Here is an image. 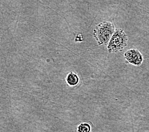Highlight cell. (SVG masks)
I'll list each match as a JSON object with an SVG mask.
<instances>
[{
	"instance_id": "cell-4",
	"label": "cell",
	"mask_w": 149,
	"mask_h": 132,
	"mask_svg": "<svg viewBox=\"0 0 149 132\" xmlns=\"http://www.w3.org/2000/svg\"><path fill=\"white\" fill-rule=\"evenodd\" d=\"M66 83L70 87H75L79 82V78L78 75L73 72H70L67 75Z\"/></svg>"
},
{
	"instance_id": "cell-5",
	"label": "cell",
	"mask_w": 149,
	"mask_h": 132,
	"mask_svg": "<svg viewBox=\"0 0 149 132\" xmlns=\"http://www.w3.org/2000/svg\"><path fill=\"white\" fill-rule=\"evenodd\" d=\"M91 130L90 124L87 123H81L77 128V132H91Z\"/></svg>"
},
{
	"instance_id": "cell-1",
	"label": "cell",
	"mask_w": 149,
	"mask_h": 132,
	"mask_svg": "<svg viewBox=\"0 0 149 132\" xmlns=\"http://www.w3.org/2000/svg\"><path fill=\"white\" fill-rule=\"evenodd\" d=\"M115 31L114 24L109 21H104L95 27L93 35L99 45H107Z\"/></svg>"
},
{
	"instance_id": "cell-3",
	"label": "cell",
	"mask_w": 149,
	"mask_h": 132,
	"mask_svg": "<svg viewBox=\"0 0 149 132\" xmlns=\"http://www.w3.org/2000/svg\"><path fill=\"white\" fill-rule=\"evenodd\" d=\"M125 58L127 62L136 66H140L143 60L141 53L136 49L128 50L125 53Z\"/></svg>"
},
{
	"instance_id": "cell-2",
	"label": "cell",
	"mask_w": 149,
	"mask_h": 132,
	"mask_svg": "<svg viewBox=\"0 0 149 132\" xmlns=\"http://www.w3.org/2000/svg\"><path fill=\"white\" fill-rule=\"evenodd\" d=\"M128 38L126 33L121 29H116L114 33L107 45L109 53H118L125 48L127 45Z\"/></svg>"
}]
</instances>
